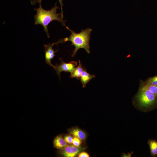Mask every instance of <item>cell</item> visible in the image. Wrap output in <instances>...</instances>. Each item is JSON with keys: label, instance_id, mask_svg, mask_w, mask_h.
I'll return each mask as SVG.
<instances>
[{"label": "cell", "instance_id": "cell-1", "mask_svg": "<svg viewBox=\"0 0 157 157\" xmlns=\"http://www.w3.org/2000/svg\"><path fill=\"white\" fill-rule=\"evenodd\" d=\"M39 8L34 9L36 12V14L34 16V24L35 25L40 24L42 25L48 38L50 37L48 26L53 21L56 20L60 22L62 26L67 29L68 27L65 24L67 21L63 20L61 13H57V10L59 8V7L57 6L56 3L51 10H45L42 8L41 2L39 3Z\"/></svg>", "mask_w": 157, "mask_h": 157}, {"label": "cell", "instance_id": "cell-9", "mask_svg": "<svg viewBox=\"0 0 157 157\" xmlns=\"http://www.w3.org/2000/svg\"><path fill=\"white\" fill-rule=\"evenodd\" d=\"M147 143L149 146L151 156H157V141L154 139H149Z\"/></svg>", "mask_w": 157, "mask_h": 157}, {"label": "cell", "instance_id": "cell-8", "mask_svg": "<svg viewBox=\"0 0 157 157\" xmlns=\"http://www.w3.org/2000/svg\"><path fill=\"white\" fill-rule=\"evenodd\" d=\"M67 143L62 137L59 135L57 136L53 141L54 147L56 148L62 149L67 145Z\"/></svg>", "mask_w": 157, "mask_h": 157}, {"label": "cell", "instance_id": "cell-13", "mask_svg": "<svg viewBox=\"0 0 157 157\" xmlns=\"http://www.w3.org/2000/svg\"><path fill=\"white\" fill-rule=\"evenodd\" d=\"M143 82L147 85L155 86L157 85V75L150 78L147 79L145 81Z\"/></svg>", "mask_w": 157, "mask_h": 157}, {"label": "cell", "instance_id": "cell-16", "mask_svg": "<svg viewBox=\"0 0 157 157\" xmlns=\"http://www.w3.org/2000/svg\"><path fill=\"white\" fill-rule=\"evenodd\" d=\"M79 157H89V155L85 152H82L80 153L78 155Z\"/></svg>", "mask_w": 157, "mask_h": 157}, {"label": "cell", "instance_id": "cell-15", "mask_svg": "<svg viewBox=\"0 0 157 157\" xmlns=\"http://www.w3.org/2000/svg\"><path fill=\"white\" fill-rule=\"evenodd\" d=\"M64 139L67 143L70 144L72 143L73 138L70 135H66L64 137Z\"/></svg>", "mask_w": 157, "mask_h": 157}, {"label": "cell", "instance_id": "cell-14", "mask_svg": "<svg viewBox=\"0 0 157 157\" xmlns=\"http://www.w3.org/2000/svg\"><path fill=\"white\" fill-rule=\"evenodd\" d=\"M72 143L74 146L79 147L81 144V141L79 139L75 137L73 139Z\"/></svg>", "mask_w": 157, "mask_h": 157}, {"label": "cell", "instance_id": "cell-4", "mask_svg": "<svg viewBox=\"0 0 157 157\" xmlns=\"http://www.w3.org/2000/svg\"><path fill=\"white\" fill-rule=\"evenodd\" d=\"M63 42V40L61 39L56 42L52 44L49 43L48 44L44 45L45 48V61L47 64L51 66L54 68L55 66L52 64L51 61L55 56V53L57 52L58 50L55 51L53 49V46L55 44L57 45L59 43H62Z\"/></svg>", "mask_w": 157, "mask_h": 157}, {"label": "cell", "instance_id": "cell-5", "mask_svg": "<svg viewBox=\"0 0 157 157\" xmlns=\"http://www.w3.org/2000/svg\"><path fill=\"white\" fill-rule=\"evenodd\" d=\"M60 63L59 65L56 64L54 69L60 78V74L61 72H69L71 73L76 68L77 63L73 61L69 63H65L62 59L60 58Z\"/></svg>", "mask_w": 157, "mask_h": 157}, {"label": "cell", "instance_id": "cell-11", "mask_svg": "<svg viewBox=\"0 0 157 157\" xmlns=\"http://www.w3.org/2000/svg\"><path fill=\"white\" fill-rule=\"evenodd\" d=\"M70 133L72 135L81 140H84L85 138L86 135L85 133L78 128H76L71 129Z\"/></svg>", "mask_w": 157, "mask_h": 157}, {"label": "cell", "instance_id": "cell-18", "mask_svg": "<svg viewBox=\"0 0 157 157\" xmlns=\"http://www.w3.org/2000/svg\"><path fill=\"white\" fill-rule=\"evenodd\" d=\"M58 0L60 4L62 16L63 18V0Z\"/></svg>", "mask_w": 157, "mask_h": 157}, {"label": "cell", "instance_id": "cell-7", "mask_svg": "<svg viewBox=\"0 0 157 157\" xmlns=\"http://www.w3.org/2000/svg\"><path fill=\"white\" fill-rule=\"evenodd\" d=\"M95 77L94 74L91 75L88 73L85 68L82 73L80 77L81 82L83 88L85 87L86 84L92 78Z\"/></svg>", "mask_w": 157, "mask_h": 157}, {"label": "cell", "instance_id": "cell-3", "mask_svg": "<svg viewBox=\"0 0 157 157\" xmlns=\"http://www.w3.org/2000/svg\"><path fill=\"white\" fill-rule=\"evenodd\" d=\"M67 29L71 32V34L69 37L65 38L63 40L64 42H71L72 45L75 47L72 56L74 57L78 50L81 48L85 49L88 53H90L89 43L90 33L92 29L88 28L85 29H82L81 32L78 33L75 32L69 28Z\"/></svg>", "mask_w": 157, "mask_h": 157}, {"label": "cell", "instance_id": "cell-19", "mask_svg": "<svg viewBox=\"0 0 157 157\" xmlns=\"http://www.w3.org/2000/svg\"><path fill=\"white\" fill-rule=\"evenodd\" d=\"M133 154V152H131V153H128L127 154L122 153V157H131Z\"/></svg>", "mask_w": 157, "mask_h": 157}, {"label": "cell", "instance_id": "cell-2", "mask_svg": "<svg viewBox=\"0 0 157 157\" xmlns=\"http://www.w3.org/2000/svg\"><path fill=\"white\" fill-rule=\"evenodd\" d=\"M133 103L142 112L152 110L157 108V95L147 89L139 88L133 98Z\"/></svg>", "mask_w": 157, "mask_h": 157}, {"label": "cell", "instance_id": "cell-10", "mask_svg": "<svg viewBox=\"0 0 157 157\" xmlns=\"http://www.w3.org/2000/svg\"><path fill=\"white\" fill-rule=\"evenodd\" d=\"M78 63V66L71 73L70 77L76 78L78 79H80L84 68L82 67L81 63L79 60Z\"/></svg>", "mask_w": 157, "mask_h": 157}, {"label": "cell", "instance_id": "cell-17", "mask_svg": "<svg viewBox=\"0 0 157 157\" xmlns=\"http://www.w3.org/2000/svg\"><path fill=\"white\" fill-rule=\"evenodd\" d=\"M42 0H30L31 3L32 5H35L37 3L41 2Z\"/></svg>", "mask_w": 157, "mask_h": 157}, {"label": "cell", "instance_id": "cell-6", "mask_svg": "<svg viewBox=\"0 0 157 157\" xmlns=\"http://www.w3.org/2000/svg\"><path fill=\"white\" fill-rule=\"evenodd\" d=\"M61 154L65 157H74L81 151V149L73 145H67L62 149Z\"/></svg>", "mask_w": 157, "mask_h": 157}, {"label": "cell", "instance_id": "cell-12", "mask_svg": "<svg viewBox=\"0 0 157 157\" xmlns=\"http://www.w3.org/2000/svg\"><path fill=\"white\" fill-rule=\"evenodd\" d=\"M139 88L147 89L151 92L157 95V85L153 86L148 85L144 83L142 81L140 83Z\"/></svg>", "mask_w": 157, "mask_h": 157}]
</instances>
